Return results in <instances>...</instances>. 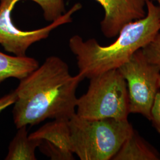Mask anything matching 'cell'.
<instances>
[{
	"label": "cell",
	"mask_w": 160,
	"mask_h": 160,
	"mask_svg": "<svg viewBox=\"0 0 160 160\" xmlns=\"http://www.w3.org/2000/svg\"><path fill=\"white\" fill-rule=\"evenodd\" d=\"M68 121L67 119H54L29 134V137L42 141L39 148L51 160H74Z\"/></svg>",
	"instance_id": "ba28073f"
},
{
	"label": "cell",
	"mask_w": 160,
	"mask_h": 160,
	"mask_svg": "<svg viewBox=\"0 0 160 160\" xmlns=\"http://www.w3.org/2000/svg\"><path fill=\"white\" fill-rule=\"evenodd\" d=\"M71 151L81 160H112L134 131L128 120H87L76 113L68 121Z\"/></svg>",
	"instance_id": "3957f363"
},
{
	"label": "cell",
	"mask_w": 160,
	"mask_h": 160,
	"mask_svg": "<svg viewBox=\"0 0 160 160\" xmlns=\"http://www.w3.org/2000/svg\"><path fill=\"white\" fill-rule=\"evenodd\" d=\"M129 113L127 83L118 69L90 78L87 91L77 100L76 114L87 120H127Z\"/></svg>",
	"instance_id": "277c9868"
},
{
	"label": "cell",
	"mask_w": 160,
	"mask_h": 160,
	"mask_svg": "<svg viewBox=\"0 0 160 160\" xmlns=\"http://www.w3.org/2000/svg\"><path fill=\"white\" fill-rule=\"evenodd\" d=\"M39 66L33 58L11 56L0 52V84L9 78L22 80Z\"/></svg>",
	"instance_id": "30bf717a"
},
{
	"label": "cell",
	"mask_w": 160,
	"mask_h": 160,
	"mask_svg": "<svg viewBox=\"0 0 160 160\" xmlns=\"http://www.w3.org/2000/svg\"><path fill=\"white\" fill-rule=\"evenodd\" d=\"M151 1H156L158 3V8H159V12H160V0H151Z\"/></svg>",
	"instance_id": "2e32d148"
},
{
	"label": "cell",
	"mask_w": 160,
	"mask_h": 160,
	"mask_svg": "<svg viewBox=\"0 0 160 160\" xmlns=\"http://www.w3.org/2000/svg\"><path fill=\"white\" fill-rule=\"evenodd\" d=\"M127 83L130 113L151 118V111L159 87L160 69L149 63L141 49L118 69Z\"/></svg>",
	"instance_id": "5b68a950"
},
{
	"label": "cell",
	"mask_w": 160,
	"mask_h": 160,
	"mask_svg": "<svg viewBox=\"0 0 160 160\" xmlns=\"http://www.w3.org/2000/svg\"><path fill=\"white\" fill-rule=\"evenodd\" d=\"M147 15L124 26L116 40L108 46L100 45L94 38L84 40L79 35L69 40V47L77 59L79 73L84 78L119 69L153 39L160 30L158 6L146 0Z\"/></svg>",
	"instance_id": "7a4b0ae2"
},
{
	"label": "cell",
	"mask_w": 160,
	"mask_h": 160,
	"mask_svg": "<svg viewBox=\"0 0 160 160\" xmlns=\"http://www.w3.org/2000/svg\"><path fill=\"white\" fill-rule=\"evenodd\" d=\"M84 78L73 76L68 64L51 56L26 77L14 90L12 111L17 129L33 126L47 119H69L76 113V91Z\"/></svg>",
	"instance_id": "6da1fadb"
},
{
	"label": "cell",
	"mask_w": 160,
	"mask_h": 160,
	"mask_svg": "<svg viewBox=\"0 0 160 160\" xmlns=\"http://www.w3.org/2000/svg\"><path fill=\"white\" fill-rule=\"evenodd\" d=\"M41 142V140L29 137L26 126H22L17 129L16 135L9 145L5 160H37L35 151Z\"/></svg>",
	"instance_id": "8fae6325"
},
{
	"label": "cell",
	"mask_w": 160,
	"mask_h": 160,
	"mask_svg": "<svg viewBox=\"0 0 160 160\" xmlns=\"http://www.w3.org/2000/svg\"><path fill=\"white\" fill-rule=\"evenodd\" d=\"M21 0H0V45L8 52L17 57H26L29 47L40 40L48 38L50 33L58 27L72 20V15L82 8L77 3L57 20L46 27L33 30L18 29L12 22V12Z\"/></svg>",
	"instance_id": "8992f818"
},
{
	"label": "cell",
	"mask_w": 160,
	"mask_h": 160,
	"mask_svg": "<svg viewBox=\"0 0 160 160\" xmlns=\"http://www.w3.org/2000/svg\"><path fill=\"white\" fill-rule=\"evenodd\" d=\"M16 100V96L14 91L0 98V113L6 108L14 104Z\"/></svg>",
	"instance_id": "9a60e30c"
},
{
	"label": "cell",
	"mask_w": 160,
	"mask_h": 160,
	"mask_svg": "<svg viewBox=\"0 0 160 160\" xmlns=\"http://www.w3.org/2000/svg\"><path fill=\"white\" fill-rule=\"evenodd\" d=\"M152 125L160 134V92L157 93L151 111V118Z\"/></svg>",
	"instance_id": "5bb4252c"
},
{
	"label": "cell",
	"mask_w": 160,
	"mask_h": 160,
	"mask_svg": "<svg viewBox=\"0 0 160 160\" xmlns=\"http://www.w3.org/2000/svg\"><path fill=\"white\" fill-rule=\"evenodd\" d=\"M159 87H160V78H159Z\"/></svg>",
	"instance_id": "e0dca14e"
},
{
	"label": "cell",
	"mask_w": 160,
	"mask_h": 160,
	"mask_svg": "<svg viewBox=\"0 0 160 160\" xmlns=\"http://www.w3.org/2000/svg\"><path fill=\"white\" fill-rule=\"evenodd\" d=\"M103 7L101 30L107 38H114L126 24L147 15L146 0H95Z\"/></svg>",
	"instance_id": "52a82bcc"
},
{
	"label": "cell",
	"mask_w": 160,
	"mask_h": 160,
	"mask_svg": "<svg viewBox=\"0 0 160 160\" xmlns=\"http://www.w3.org/2000/svg\"><path fill=\"white\" fill-rule=\"evenodd\" d=\"M141 50L149 62L157 67L160 71V30Z\"/></svg>",
	"instance_id": "4fadbf2b"
},
{
	"label": "cell",
	"mask_w": 160,
	"mask_h": 160,
	"mask_svg": "<svg viewBox=\"0 0 160 160\" xmlns=\"http://www.w3.org/2000/svg\"><path fill=\"white\" fill-rule=\"evenodd\" d=\"M26 1V0H23ZM37 3L42 8L43 16L47 22H52L65 13L63 0H30Z\"/></svg>",
	"instance_id": "7c38bea8"
},
{
	"label": "cell",
	"mask_w": 160,
	"mask_h": 160,
	"mask_svg": "<svg viewBox=\"0 0 160 160\" xmlns=\"http://www.w3.org/2000/svg\"><path fill=\"white\" fill-rule=\"evenodd\" d=\"M112 160H160V154L134 130Z\"/></svg>",
	"instance_id": "9c48e42d"
}]
</instances>
